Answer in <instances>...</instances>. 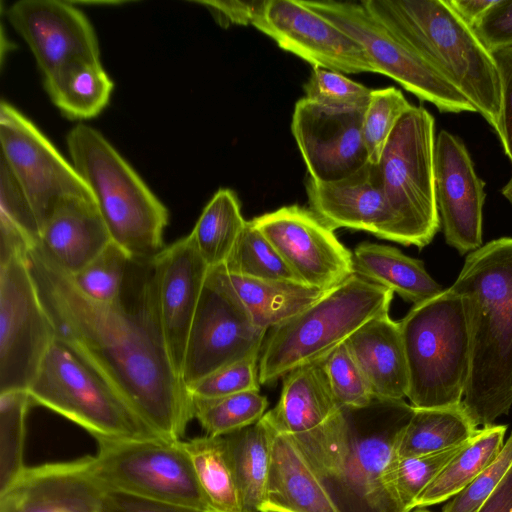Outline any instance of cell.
<instances>
[{
    "mask_svg": "<svg viewBox=\"0 0 512 512\" xmlns=\"http://www.w3.org/2000/svg\"><path fill=\"white\" fill-rule=\"evenodd\" d=\"M500 81V116L496 134L512 163V46L490 52Z\"/></svg>",
    "mask_w": 512,
    "mask_h": 512,
    "instance_id": "obj_46",
    "label": "cell"
},
{
    "mask_svg": "<svg viewBox=\"0 0 512 512\" xmlns=\"http://www.w3.org/2000/svg\"><path fill=\"white\" fill-rule=\"evenodd\" d=\"M102 512H206L125 492L104 490Z\"/></svg>",
    "mask_w": 512,
    "mask_h": 512,
    "instance_id": "obj_48",
    "label": "cell"
},
{
    "mask_svg": "<svg viewBox=\"0 0 512 512\" xmlns=\"http://www.w3.org/2000/svg\"><path fill=\"white\" fill-rule=\"evenodd\" d=\"M1 157L25 193L40 233L55 209L73 198H94L72 164L10 103L0 105Z\"/></svg>",
    "mask_w": 512,
    "mask_h": 512,
    "instance_id": "obj_14",
    "label": "cell"
},
{
    "mask_svg": "<svg viewBox=\"0 0 512 512\" xmlns=\"http://www.w3.org/2000/svg\"><path fill=\"white\" fill-rule=\"evenodd\" d=\"M226 273L254 324L265 330L304 311L327 292L300 282L254 279Z\"/></svg>",
    "mask_w": 512,
    "mask_h": 512,
    "instance_id": "obj_29",
    "label": "cell"
},
{
    "mask_svg": "<svg viewBox=\"0 0 512 512\" xmlns=\"http://www.w3.org/2000/svg\"><path fill=\"white\" fill-rule=\"evenodd\" d=\"M393 292L354 273L310 307L268 330L259 356V381L323 359L356 330L389 314Z\"/></svg>",
    "mask_w": 512,
    "mask_h": 512,
    "instance_id": "obj_6",
    "label": "cell"
},
{
    "mask_svg": "<svg viewBox=\"0 0 512 512\" xmlns=\"http://www.w3.org/2000/svg\"><path fill=\"white\" fill-rule=\"evenodd\" d=\"M182 446L211 510L242 512L223 437L205 435L182 441Z\"/></svg>",
    "mask_w": 512,
    "mask_h": 512,
    "instance_id": "obj_34",
    "label": "cell"
},
{
    "mask_svg": "<svg viewBox=\"0 0 512 512\" xmlns=\"http://www.w3.org/2000/svg\"><path fill=\"white\" fill-rule=\"evenodd\" d=\"M506 431L507 425L494 423L478 429L420 494L414 508L443 503L466 488L497 457Z\"/></svg>",
    "mask_w": 512,
    "mask_h": 512,
    "instance_id": "obj_30",
    "label": "cell"
},
{
    "mask_svg": "<svg viewBox=\"0 0 512 512\" xmlns=\"http://www.w3.org/2000/svg\"><path fill=\"white\" fill-rule=\"evenodd\" d=\"M267 332L254 324L223 266L210 268L187 340L183 384L260 355Z\"/></svg>",
    "mask_w": 512,
    "mask_h": 512,
    "instance_id": "obj_13",
    "label": "cell"
},
{
    "mask_svg": "<svg viewBox=\"0 0 512 512\" xmlns=\"http://www.w3.org/2000/svg\"><path fill=\"white\" fill-rule=\"evenodd\" d=\"M222 266L233 275L302 283L251 220L247 221L232 253Z\"/></svg>",
    "mask_w": 512,
    "mask_h": 512,
    "instance_id": "obj_37",
    "label": "cell"
},
{
    "mask_svg": "<svg viewBox=\"0 0 512 512\" xmlns=\"http://www.w3.org/2000/svg\"><path fill=\"white\" fill-rule=\"evenodd\" d=\"M451 288L462 298L470 338L462 404L483 427L512 407V237L469 253Z\"/></svg>",
    "mask_w": 512,
    "mask_h": 512,
    "instance_id": "obj_3",
    "label": "cell"
},
{
    "mask_svg": "<svg viewBox=\"0 0 512 512\" xmlns=\"http://www.w3.org/2000/svg\"><path fill=\"white\" fill-rule=\"evenodd\" d=\"M512 466V433L497 457L466 488L444 505L442 512H475L494 492Z\"/></svg>",
    "mask_w": 512,
    "mask_h": 512,
    "instance_id": "obj_44",
    "label": "cell"
},
{
    "mask_svg": "<svg viewBox=\"0 0 512 512\" xmlns=\"http://www.w3.org/2000/svg\"><path fill=\"white\" fill-rule=\"evenodd\" d=\"M501 194L508 200L512 205V176L507 183L502 187Z\"/></svg>",
    "mask_w": 512,
    "mask_h": 512,
    "instance_id": "obj_53",
    "label": "cell"
},
{
    "mask_svg": "<svg viewBox=\"0 0 512 512\" xmlns=\"http://www.w3.org/2000/svg\"><path fill=\"white\" fill-rule=\"evenodd\" d=\"M355 273L398 294L414 305L439 295L444 289L425 269L421 260L399 249L364 242L353 252Z\"/></svg>",
    "mask_w": 512,
    "mask_h": 512,
    "instance_id": "obj_27",
    "label": "cell"
},
{
    "mask_svg": "<svg viewBox=\"0 0 512 512\" xmlns=\"http://www.w3.org/2000/svg\"><path fill=\"white\" fill-rule=\"evenodd\" d=\"M435 120L412 106L398 121L377 164L387 202L398 220L401 244L422 249L440 229L435 197Z\"/></svg>",
    "mask_w": 512,
    "mask_h": 512,
    "instance_id": "obj_9",
    "label": "cell"
},
{
    "mask_svg": "<svg viewBox=\"0 0 512 512\" xmlns=\"http://www.w3.org/2000/svg\"><path fill=\"white\" fill-rule=\"evenodd\" d=\"M0 250V393L27 390L56 339L27 251Z\"/></svg>",
    "mask_w": 512,
    "mask_h": 512,
    "instance_id": "obj_11",
    "label": "cell"
},
{
    "mask_svg": "<svg viewBox=\"0 0 512 512\" xmlns=\"http://www.w3.org/2000/svg\"><path fill=\"white\" fill-rule=\"evenodd\" d=\"M361 2L377 21L445 77L496 132L501 95L495 63L447 0Z\"/></svg>",
    "mask_w": 512,
    "mask_h": 512,
    "instance_id": "obj_4",
    "label": "cell"
},
{
    "mask_svg": "<svg viewBox=\"0 0 512 512\" xmlns=\"http://www.w3.org/2000/svg\"><path fill=\"white\" fill-rule=\"evenodd\" d=\"M98 444L97 454L87 460L104 489L211 511L182 440L150 437Z\"/></svg>",
    "mask_w": 512,
    "mask_h": 512,
    "instance_id": "obj_10",
    "label": "cell"
},
{
    "mask_svg": "<svg viewBox=\"0 0 512 512\" xmlns=\"http://www.w3.org/2000/svg\"><path fill=\"white\" fill-rule=\"evenodd\" d=\"M303 89L309 101L335 109H366L372 92L342 73L321 67H312Z\"/></svg>",
    "mask_w": 512,
    "mask_h": 512,
    "instance_id": "obj_41",
    "label": "cell"
},
{
    "mask_svg": "<svg viewBox=\"0 0 512 512\" xmlns=\"http://www.w3.org/2000/svg\"><path fill=\"white\" fill-rule=\"evenodd\" d=\"M56 337L106 380L158 437L180 441L194 418L192 398L165 343L154 257L131 259L120 299L85 297L41 248L27 251Z\"/></svg>",
    "mask_w": 512,
    "mask_h": 512,
    "instance_id": "obj_1",
    "label": "cell"
},
{
    "mask_svg": "<svg viewBox=\"0 0 512 512\" xmlns=\"http://www.w3.org/2000/svg\"><path fill=\"white\" fill-rule=\"evenodd\" d=\"M251 221L302 283L329 291L355 273L353 253L310 209L283 206Z\"/></svg>",
    "mask_w": 512,
    "mask_h": 512,
    "instance_id": "obj_15",
    "label": "cell"
},
{
    "mask_svg": "<svg viewBox=\"0 0 512 512\" xmlns=\"http://www.w3.org/2000/svg\"><path fill=\"white\" fill-rule=\"evenodd\" d=\"M259 356L254 355L225 366L201 380L189 384L191 398L212 399L247 391H260Z\"/></svg>",
    "mask_w": 512,
    "mask_h": 512,
    "instance_id": "obj_43",
    "label": "cell"
},
{
    "mask_svg": "<svg viewBox=\"0 0 512 512\" xmlns=\"http://www.w3.org/2000/svg\"><path fill=\"white\" fill-rule=\"evenodd\" d=\"M154 262L161 327L170 359L180 376L188 336L210 268L190 234L164 248L154 257Z\"/></svg>",
    "mask_w": 512,
    "mask_h": 512,
    "instance_id": "obj_20",
    "label": "cell"
},
{
    "mask_svg": "<svg viewBox=\"0 0 512 512\" xmlns=\"http://www.w3.org/2000/svg\"><path fill=\"white\" fill-rule=\"evenodd\" d=\"M339 407L321 359L283 377L278 404L262 420L279 433L295 436L322 425Z\"/></svg>",
    "mask_w": 512,
    "mask_h": 512,
    "instance_id": "obj_26",
    "label": "cell"
},
{
    "mask_svg": "<svg viewBox=\"0 0 512 512\" xmlns=\"http://www.w3.org/2000/svg\"><path fill=\"white\" fill-rule=\"evenodd\" d=\"M345 343L375 398L407 397L409 373L399 322L389 314L378 316L356 330Z\"/></svg>",
    "mask_w": 512,
    "mask_h": 512,
    "instance_id": "obj_25",
    "label": "cell"
},
{
    "mask_svg": "<svg viewBox=\"0 0 512 512\" xmlns=\"http://www.w3.org/2000/svg\"><path fill=\"white\" fill-rule=\"evenodd\" d=\"M104 490L85 456L26 467L7 493L22 512H102Z\"/></svg>",
    "mask_w": 512,
    "mask_h": 512,
    "instance_id": "obj_22",
    "label": "cell"
},
{
    "mask_svg": "<svg viewBox=\"0 0 512 512\" xmlns=\"http://www.w3.org/2000/svg\"><path fill=\"white\" fill-rule=\"evenodd\" d=\"M27 392L32 405L60 414L97 441L158 437L106 380L57 337Z\"/></svg>",
    "mask_w": 512,
    "mask_h": 512,
    "instance_id": "obj_8",
    "label": "cell"
},
{
    "mask_svg": "<svg viewBox=\"0 0 512 512\" xmlns=\"http://www.w3.org/2000/svg\"><path fill=\"white\" fill-rule=\"evenodd\" d=\"M462 402L436 408H415L398 447V458L443 451L468 441L477 431Z\"/></svg>",
    "mask_w": 512,
    "mask_h": 512,
    "instance_id": "obj_32",
    "label": "cell"
},
{
    "mask_svg": "<svg viewBox=\"0 0 512 512\" xmlns=\"http://www.w3.org/2000/svg\"><path fill=\"white\" fill-rule=\"evenodd\" d=\"M472 29L490 52L512 46V0H495Z\"/></svg>",
    "mask_w": 512,
    "mask_h": 512,
    "instance_id": "obj_47",
    "label": "cell"
},
{
    "mask_svg": "<svg viewBox=\"0 0 512 512\" xmlns=\"http://www.w3.org/2000/svg\"><path fill=\"white\" fill-rule=\"evenodd\" d=\"M264 1L201 0L194 3L205 6L216 22L227 28L230 25H251Z\"/></svg>",
    "mask_w": 512,
    "mask_h": 512,
    "instance_id": "obj_49",
    "label": "cell"
},
{
    "mask_svg": "<svg viewBox=\"0 0 512 512\" xmlns=\"http://www.w3.org/2000/svg\"><path fill=\"white\" fill-rule=\"evenodd\" d=\"M66 142L71 164L90 188L112 241L131 259L159 254L169 221L165 205L99 131L79 123Z\"/></svg>",
    "mask_w": 512,
    "mask_h": 512,
    "instance_id": "obj_5",
    "label": "cell"
},
{
    "mask_svg": "<svg viewBox=\"0 0 512 512\" xmlns=\"http://www.w3.org/2000/svg\"><path fill=\"white\" fill-rule=\"evenodd\" d=\"M251 25L312 67L376 73L358 42L301 0H265Z\"/></svg>",
    "mask_w": 512,
    "mask_h": 512,
    "instance_id": "obj_16",
    "label": "cell"
},
{
    "mask_svg": "<svg viewBox=\"0 0 512 512\" xmlns=\"http://www.w3.org/2000/svg\"><path fill=\"white\" fill-rule=\"evenodd\" d=\"M0 220L14 226L33 244L38 243L40 228L34 212L2 157L0 160Z\"/></svg>",
    "mask_w": 512,
    "mask_h": 512,
    "instance_id": "obj_45",
    "label": "cell"
},
{
    "mask_svg": "<svg viewBox=\"0 0 512 512\" xmlns=\"http://www.w3.org/2000/svg\"><path fill=\"white\" fill-rule=\"evenodd\" d=\"M322 362L340 407H364L373 401L371 386L345 342L328 353Z\"/></svg>",
    "mask_w": 512,
    "mask_h": 512,
    "instance_id": "obj_40",
    "label": "cell"
},
{
    "mask_svg": "<svg viewBox=\"0 0 512 512\" xmlns=\"http://www.w3.org/2000/svg\"><path fill=\"white\" fill-rule=\"evenodd\" d=\"M364 113L365 109L324 107L305 97L296 102L291 131L311 179L334 182L369 163Z\"/></svg>",
    "mask_w": 512,
    "mask_h": 512,
    "instance_id": "obj_17",
    "label": "cell"
},
{
    "mask_svg": "<svg viewBox=\"0 0 512 512\" xmlns=\"http://www.w3.org/2000/svg\"><path fill=\"white\" fill-rule=\"evenodd\" d=\"M415 408L374 398L339 407L317 428L289 436L339 512H409L393 482L400 438Z\"/></svg>",
    "mask_w": 512,
    "mask_h": 512,
    "instance_id": "obj_2",
    "label": "cell"
},
{
    "mask_svg": "<svg viewBox=\"0 0 512 512\" xmlns=\"http://www.w3.org/2000/svg\"><path fill=\"white\" fill-rule=\"evenodd\" d=\"M414 408L462 402L470 371V338L461 296L451 287L414 305L399 321Z\"/></svg>",
    "mask_w": 512,
    "mask_h": 512,
    "instance_id": "obj_7",
    "label": "cell"
},
{
    "mask_svg": "<svg viewBox=\"0 0 512 512\" xmlns=\"http://www.w3.org/2000/svg\"><path fill=\"white\" fill-rule=\"evenodd\" d=\"M269 428L270 463L260 512H339L293 440Z\"/></svg>",
    "mask_w": 512,
    "mask_h": 512,
    "instance_id": "obj_24",
    "label": "cell"
},
{
    "mask_svg": "<svg viewBox=\"0 0 512 512\" xmlns=\"http://www.w3.org/2000/svg\"><path fill=\"white\" fill-rule=\"evenodd\" d=\"M268 512H284V511H281V510H270Z\"/></svg>",
    "mask_w": 512,
    "mask_h": 512,
    "instance_id": "obj_55",
    "label": "cell"
},
{
    "mask_svg": "<svg viewBox=\"0 0 512 512\" xmlns=\"http://www.w3.org/2000/svg\"><path fill=\"white\" fill-rule=\"evenodd\" d=\"M193 416L207 436L220 437L258 422L268 400L260 391L212 399L192 398Z\"/></svg>",
    "mask_w": 512,
    "mask_h": 512,
    "instance_id": "obj_36",
    "label": "cell"
},
{
    "mask_svg": "<svg viewBox=\"0 0 512 512\" xmlns=\"http://www.w3.org/2000/svg\"><path fill=\"white\" fill-rule=\"evenodd\" d=\"M111 242L95 199L73 198L55 209L37 245L62 270L75 275Z\"/></svg>",
    "mask_w": 512,
    "mask_h": 512,
    "instance_id": "obj_23",
    "label": "cell"
},
{
    "mask_svg": "<svg viewBox=\"0 0 512 512\" xmlns=\"http://www.w3.org/2000/svg\"><path fill=\"white\" fill-rule=\"evenodd\" d=\"M412 106L402 91L393 86L372 89L362 128L363 140L371 164H378L396 124Z\"/></svg>",
    "mask_w": 512,
    "mask_h": 512,
    "instance_id": "obj_39",
    "label": "cell"
},
{
    "mask_svg": "<svg viewBox=\"0 0 512 512\" xmlns=\"http://www.w3.org/2000/svg\"><path fill=\"white\" fill-rule=\"evenodd\" d=\"M206 512H218V511H213V510H211V511H206Z\"/></svg>",
    "mask_w": 512,
    "mask_h": 512,
    "instance_id": "obj_56",
    "label": "cell"
},
{
    "mask_svg": "<svg viewBox=\"0 0 512 512\" xmlns=\"http://www.w3.org/2000/svg\"><path fill=\"white\" fill-rule=\"evenodd\" d=\"M131 257L113 241L90 263L71 275L76 288L88 299L116 303L121 296Z\"/></svg>",
    "mask_w": 512,
    "mask_h": 512,
    "instance_id": "obj_38",
    "label": "cell"
},
{
    "mask_svg": "<svg viewBox=\"0 0 512 512\" xmlns=\"http://www.w3.org/2000/svg\"><path fill=\"white\" fill-rule=\"evenodd\" d=\"M242 512H260L265 498L270 463L271 430L262 418L245 428L222 436Z\"/></svg>",
    "mask_w": 512,
    "mask_h": 512,
    "instance_id": "obj_31",
    "label": "cell"
},
{
    "mask_svg": "<svg viewBox=\"0 0 512 512\" xmlns=\"http://www.w3.org/2000/svg\"><path fill=\"white\" fill-rule=\"evenodd\" d=\"M310 210L332 230L369 232L401 244L398 220L385 197L377 165L367 163L357 172L334 182H305Z\"/></svg>",
    "mask_w": 512,
    "mask_h": 512,
    "instance_id": "obj_21",
    "label": "cell"
},
{
    "mask_svg": "<svg viewBox=\"0 0 512 512\" xmlns=\"http://www.w3.org/2000/svg\"><path fill=\"white\" fill-rule=\"evenodd\" d=\"M301 1L358 42L376 73L392 78L442 113L476 112L445 77L377 21L361 1Z\"/></svg>",
    "mask_w": 512,
    "mask_h": 512,
    "instance_id": "obj_12",
    "label": "cell"
},
{
    "mask_svg": "<svg viewBox=\"0 0 512 512\" xmlns=\"http://www.w3.org/2000/svg\"><path fill=\"white\" fill-rule=\"evenodd\" d=\"M0 512H22V510L16 498L7 493L0 497Z\"/></svg>",
    "mask_w": 512,
    "mask_h": 512,
    "instance_id": "obj_52",
    "label": "cell"
},
{
    "mask_svg": "<svg viewBox=\"0 0 512 512\" xmlns=\"http://www.w3.org/2000/svg\"><path fill=\"white\" fill-rule=\"evenodd\" d=\"M475 512H512V466L494 492Z\"/></svg>",
    "mask_w": 512,
    "mask_h": 512,
    "instance_id": "obj_50",
    "label": "cell"
},
{
    "mask_svg": "<svg viewBox=\"0 0 512 512\" xmlns=\"http://www.w3.org/2000/svg\"><path fill=\"white\" fill-rule=\"evenodd\" d=\"M435 197L446 243L461 255L482 246L485 182L464 142L441 130L434 148Z\"/></svg>",
    "mask_w": 512,
    "mask_h": 512,
    "instance_id": "obj_18",
    "label": "cell"
},
{
    "mask_svg": "<svg viewBox=\"0 0 512 512\" xmlns=\"http://www.w3.org/2000/svg\"><path fill=\"white\" fill-rule=\"evenodd\" d=\"M465 443L435 453L397 459L393 469V482L403 505L409 512L414 509V503L420 494Z\"/></svg>",
    "mask_w": 512,
    "mask_h": 512,
    "instance_id": "obj_42",
    "label": "cell"
},
{
    "mask_svg": "<svg viewBox=\"0 0 512 512\" xmlns=\"http://www.w3.org/2000/svg\"><path fill=\"white\" fill-rule=\"evenodd\" d=\"M32 406L27 390L0 393V497L23 474L26 415Z\"/></svg>",
    "mask_w": 512,
    "mask_h": 512,
    "instance_id": "obj_35",
    "label": "cell"
},
{
    "mask_svg": "<svg viewBox=\"0 0 512 512\" xmlns=\"http://www.w3.org/2000/svg\"><path fill=\"white\" fill-rule=\"evenodd\" d=\"M246 223L235 192L228 188L219 189L204 207L190 233L209 268L227 261Z\"/></svg>",
    "mask_w": 512,
    "mask_h": 512,
    "instance_id": "obj_33",
    "label": "cell"
},
{
    "mask_svg": "<svg viewBox=\"0 0 512 512\" xmlns=\"http://www.w3.org/2000/svg\"><path fill=\"white\" fill-rule=\"evenodd\" d=\"M459 17L473 28L495 0H447Z\"/></svg>",
    "mask_w": 512,
    "mask_h": 512,
    "instance_id": "obj_51",
    "label": "cell"
},
{
    "mask_svg": "<svg viewBox=\"0 0 512 512\" xmlns=\"http://www.w3.org/2000/svg\"><path fill=\"white\" fill-rule=\"evenodd\" d=\"M410 512H431V511H429V510H427V509H425V508H420V507H418V508H416V509H415V510H413V511L411 510Z\"/></svg>",
    "mask_w": 512,
    "mask_h": 512,
    "instance_id": "obj_54",
    "label": "cell"
},
{
    "mask_svg": "<svg viewBox=\"0 0 512 512\" xmlns=\"http://www.w3.org/2000/svg\"><path fill=\"white\" fill-rule=\"evenodd\" d=\"M7 18L29 46L43 77L73 60L99 57L91 23L70 1L20 0L9 7Z\"/></svg>",
    "mask_w": 512,
    "mask_h": 512,
    "instance_id": "obj_19",
    "label": "cell"
},
{
    "mask_svg": "<svg viewBox=\"0 0 512 512\" xmlns=\"http://www.w3.org/2000/svg\"><path fill=\"white\" fill-rule=\"evenodd\" d=\"M43 82L55 106L74 120L98 116L107 106L114 87L99 57L73 60L44 77Z\"/></svg>",
    "mask_w": 512,
    "mask_h": 512,
    "instance_id": "obj_28",
    "label": "cell"
}]
</instances>
